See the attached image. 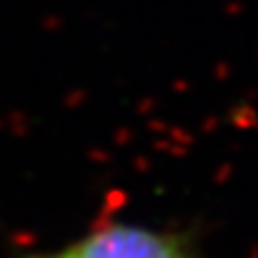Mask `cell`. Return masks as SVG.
<instances>
[{
	"label": "cell",
	"instance_id": "cell-1",
	"mask_svg": "<svg viewBox=\"0 0 258 258\" xmlns=\"http://www.w3.org/2000/svg\"><path fill=\"white\" fill-rule=\"evenodd\" d=\"M43 258H186V253L172 234L137 225H110Z\"/></svg>",
	"mask_w": 258,
	"mask_h": 258
}]
</instances>
